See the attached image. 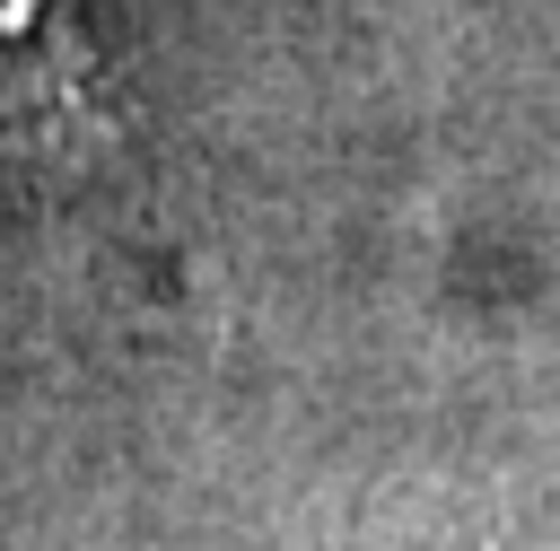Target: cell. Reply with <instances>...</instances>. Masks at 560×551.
Instances as JSON below:
<instances>
[{"label":"cell","mask_w":560,"mask_h":551,"mask_svg":"<svg viewBox=\"0 0 560 551\" xmlns=\"http://www.w3.org/2000/svg\"><path fill=\"white\" fill-rule=\"evenodd\" d=\"M88 87L70 0H0V122H61Z\"/></svg>","instance_id":"cell-1"},{"label":"cell","mask_w":560,"mask_h":551,"mask_svg":"<svg viewBox=\"0 0 560 551\" xmlns=\"http://www.w3.org/2000/svg\"><path fill=\"white\" fill-rule=\"evenodd\" d=\"M499 551H560V499H542V507H534V516H525Z\"/></svg>","instance_id":"cell-2"}]
</instances>
